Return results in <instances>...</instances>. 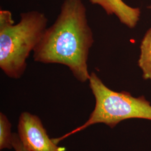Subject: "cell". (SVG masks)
Returning <instances> with one entry per match:
<instances>
[{
  "mask_svg": "<svg viewBox=\"0 0 151 151\" xmlns=\"http://www.w3.org/2000/svg\"><path fill=\"white\" fill-rule=\"evenodd\" d=\"M93 34L82 0H65L53 24L47 27L33 51L35 62L67 66L77 81H88L90 50Z\"/></svg>",
  "mask_w": 151,
  "mask_h": 151,
  "instance_id": "6da1fadb",
  "label": "cell"
},
{
  "mask_svg": "<svg viewBox=\"0 0 151 151\" xmlns=\"http://www.w3.org/2000/svg\"><path fill=\"white\" fill-rule=\"evenodd\" d=\"M48 19L38 11L22 13L15 24L12 13L0 10V68L12 79H19L27 67V60L47 28Z\"/></svg>",
  "mask_w": 151,
  "mask_h": 151,
  "instance_id": "7a4b0ae2",
  "label": "cell"
},
{
  "mask_svg": "<svg viewBox=\"0 0 151 151\" xmlns=\"http://www.w3.org/2000/svg\"><path fill=\"white\" fill-rule=\"evenodd\" d=\"M88 82L95 99L93 110L85 123L61 137L52 138L55 143L95 124H105L113 129L127 119L137 118L151 121V103L145 96L135 97L129 92L113 91L93 72L90 73Z\"/></svg>",
  "mask_w": 151,
  "mask_h": 151,
  "instance_id": "3957f363",
  "label": "cell"
},
{
  "mask_svg": "<svg viewBox=\"0 0 151 151\" xmlns=\"http://www.w3.org/2000/svg\"><path fill=\"white\" fill-rule=\"evenodd\" d=\"M17 134L27 151H66L50 138L40 118L27 111L20 114Z\"/></svg>",
  "mask_w": 151,
  "mask_h": 151,
  "instance_id": "277c9868",
  "label": "cell"
},
{
  "mask_svg": "<svg viewBox=\"0 0 151 151\" xmlns=\"http://www.w3.org/2000/svg\"><path fill=\"white\" fill-rule=\"evenodd\" d=\"M93 5L103 7L108 15H115L119 21L127 27L133 29L139 20L140 10L127 5L122 0H89Z\"/></svg>",
  "mask_w": 151,
  "mask_h": 151,
  "instance_id": "5b68a950",
  "label": "cell"
},
{
  "mask_svg": "<svg viewBox=\"0 0 151 151\" xmlns=\"http://www.w3.org/2000/svg\"><path fill=\"white\" fill-rule=\"evenodd\" d=\"M138 65L145 80L151 81V27L147 32L140 44Z\"/></svg>",
  "mask_w": 151,
  "mask_h": 151,
  "instance_id": "8992f818",
  "label": "cell"
},
{
  "mask_svg": "<svg viewBox=\"0 0 151 151\" xmlns=\"http://www.w3.org/2000/svg\"><path fill=\"white\" fill-rule=\"evenodd\" d=\"M11 124L5 114L0 113V150L13 149Z\"/></svg>",
  "mask_w": 151,
  "mask_h": 151,
  "instance_id": "52a82bcc",
  "label": "cell"
},
{
  "mask_svg": "<svg viewBox=\"0 0 151 151\" xmlns=\"http://www.w3.org/2000/svg\"><path fill=\"white\" fill-rule=\"evenodd\" d=\"M12 147L15 151H26L22 145L21 141L20 140L17 133H13L12 136Z\"/></svg>",
  "mask_w": 151,
  "mask_h": 151,
  "instance_id": "ba28073f",
  "label": "cell"
},
{
  "mask_svg": "<svg viewBox=\"0 0 151 151\" xmlns=\"http://www.w3.org/2000/svg\"><path fill=\"white\" fill-rule=\"evenodd\" d=\"M147 7H148V9H151V5L149 6H148Z\"/></svg>",
  "mask_w": 151,
  "mask_h": 151,
  "instance_id": "9c48e42d",
  "label": "cell"
}]
</instances>
